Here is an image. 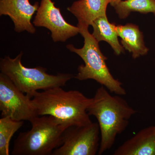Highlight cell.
<instances>
[{
  "label": "cell",
  "instance_id": "cell-1",
  "mask_svg": "<svg viewBox=\"0 0 155 155\" xmlns=\"http://www.w3.org/2000/svg\"><path fill=\"white\" fill-rule=\"evenodd\" d=\"M121 95L113 96L102 85L97 90L87 108L90 116L96 117L101 132L98 154L102 155L113 146L117 136L126 129L137 111Z\"/></svg>",
  "mask_w": 155,
  "mask_h": 155
},
{
  "label": "cell",
  "instance_id": "cell-2",
  "mask_svg": "<svg viewBox=\"0 0 155 155\" xmlns=\"http://www.w3.org/2000/svg\"><path fill=\"white\" fill-rule=\"evenodd\" d=\"M61 87L33 94L32 101L38 116H53L69 126L92 123L87 112L92 98L87 97L78 91H66Z\"/></svg>",
  "mask_w": 155,
  "mask_h": 155
},
{
  "label": "cell",
  "instance_id": "cell-3",
  "mask_svg": "<svg viewBox=\"0 0 155 155\" xmlns=\"http://www.w3.org/2000/svg\"><path fill=\"white\" fill-rule=\"evenodd\" d=\"M79 33L84 39V45L81 48H76L72 45L67 48L72 52L80 56L84 62L78 68L75 78L79 81L93 79L105 87L110 92L119 95H125L126 92L122 83L114 78L108 69L106 61L107 58L100 50L99 42L89 31V25L78 22L77 25Z\"/></svg>",
  "mask_w": 155,
  "mask_h": 155
},
{
  "label": "cell",
  "instance_id": "cell-4",
  "mask_svg": "<svg viewBox=\"0 0 155 155\" xmlns=\"http://www.w3.org/2000/svg\"><path fill=\"white\" fill-rule=\"evenodd\" d=\"M30 122V130L19 133L14 141L12 155H52L61 145L63 133L69 127L52 116H37Z\"/></svg>",
  "mask_w": 155,
  "mask_h": 155
},
{
  "label": "cell",
  "instance_id": "cell-5",
  "mask_svg": "<svg viewBox=\"0 0 155 155\" xmlns=\"http://www.w3.org/2000/svg\"><path fill=\"white\" fill-rule=\"evenodd\" d=\"M23 53L21 52L14 58L5 56L1 58V72L10 78L17 88L31 98L39 90L49 89L64 86L72 78L70 74L61 73L57 75L47 73V69L41 67L28 68L21 63Z\"/></svg>",
  "mask_w": 155,
  "mask_h": 155
},
{
  "label": "cell",
  "instance_id": "cell-6",
  "mask_svg": "<svg viewBox=\"0 0 155 155\" xmlns=\"http://www.w3.org/2000/svg\"><path fill=\"white\" fill-rule=\"evenodd\" d=\"M101 132L97 122L86 126H71L64 130L61 145L52 155H95L98 153Z\"/></svg>",
  "mask_w": 155,
  "mask_h": 155
},
{
  "label": "cell",
  "instance_id": "cell-7",
  "mask_svg": "<svg viewBox=\"0 0 155 155\" xmlns=\"http://www.w3.org/2000/svg\"><path fill=\"white\" fill-rule=\"evenodd\" d=\"M10 78L0 74V111L2 117H9L16 121L30 122L38 116L32 98L24 94Z\"/></svg>",
  "mask_w": 155,
  "mask_h": 155
},
{
  "label": "cell",
  "instance_id": "cell-8",
  "mask_svg": "<svg viewBox=\"0 0 155 155\" xmlns=\"http://www.w3.org/2000/svg\"><path fill=\"white\" fill-rule=\"evenodd\" d=\"M33 24L36 27L48 29L54 42H65L80 31L78 26L71 25L65 20L60 9L55 7L51 0H41Z\"/></svg>",
  "mask_w": 155,
  "mask_h": 155
},
{
  "label": "cell",
  "instance_id": "cell-9",
  "mask_svg": "<svg viewBox=\"0 0 155 155\" xmlns=\"http://www.w3.org/2000/svg\"><path fill=\"white\" fill-rule=\"evenodd\" d=\"M39 7L38 2L32 5L29 0H0V16L10 17L14 22L16 32L26 31L34 34L36 30L31 19Z\"/></svg>",
  "mask_w": 155,
  "mask_h": 155
},
{
  "label": "cell",
  "instance_id": "cell-10",
  "mask_svg": "<svg viewBox=\"0 0 155 155\" xmlns=\"http://www.w3.org/2000/svg\"><path fill=\"white\" fill-rule=\"evenodd\" d=\"M114 155H155L154 125L140 130L115 150Z\"/></svg>",
  "mask_w": 155,
  "mask_h": 155
},
{
  "label": "cell",
  "instance_id": "cell-11",
  "mask_svg": "<svg viewBox=\"0 0 155 155\" xmlns=\"http://www.w3.org/2000/svg\"><path fill=\"white\" fill-rule=\"evenodd\" d=\"M110 0H79L74 2L67 10L77 18L78 22L91 25L98 17L106 16Z\"/></svg>",
  "mask_w": 155,
  "mask_h": 155
},
{
  "label": "cell",
  "instance_id": "cell-12",
  "mask_svg": "<svg viewBox=\"0 0 155 155\" xmlns=\"http://www.w3.org/2000/svg\"><path fill=\"white\" fill-rule=\"evenodd\" d=\"M118 36L121 38L123 47L132 53L134 59L147 54L149 49L146 47L143 36L137 25L127 24L116 26Z\"/></svg>",
  "mask_w": 155,
  "mask_h": 155
},
{
  "label": "cell",
  "instance_id": "cell-13",
  "mask_svg": "<svg viewBox=\"0 0 155 155\" xmlns=\"http://www.w3.org/2000/svg\"><path fill=\"white\" fill-rule=\"evenodd\" d=\"M91 25L93 28V36L97 41H104L107 42L119 55L124 52V48L119 43L116 26L108 21L107 15L98 17L93 21Z\"/></svg>",
  "mask_w": 155,
  "mask_h": 155
},
{
  "label": "cell",
  "instance_id": "cell-14",
  "mask_svg": "<svg viewBox=\"0 0 155 155\" xmlns=\"http://www.w3.org/2000/svg\"><path fill=\"white\" fill-rule=\"evenodd\" d=\"M114 7L120 19L127 18L132 12L152 13L155 15V0L122 1Z\"/></svg>",
  "mask_w": 155,
  "mask_h": 155
},
{
  "label": "cell",
  "instance_id": "cell-15",
  "mask_svg": "<svg viewBox=\"0 0 155 155\" xmlns=\"http://www.w3.org/2000/svg\"><path fill=\"white\" fill-rule=\"evenodd\" d=\"M23 125V121H16L9 117L0 119V155H10L11 138Z\"/></svg>",
  "mask_w": 155,
  "mask_h": 155
},
{
  "label": "cell",
  "instance_id": "cell-16",
  "mask_svg": "<svg viewBox=\"0 0 155 155\" xmlns=\"http://www.w3.org/2000/svg\"><path fill=\"white\" fill-rule=\"evenodd\" d=\"M122 1V0H110V4L111 6L115 7L116 5Z\"/></svg>",
  "mask_w": 155,
  "mask_h": 155
},
{
  "label": "cell",
  "instance_id": "cell-17",
  "mask_svg": "<svg viewBox=\"0 0 155 155\" xmlns=\"http://www.w3.org/2000/svg\"><path fill=\"white\" fill-rule=\"evenodd\" d=\"M154 126H155V125H154Z\"/></svg>",
  "mask_w": 155,
  "mask_h": 155
}]
</instances>
